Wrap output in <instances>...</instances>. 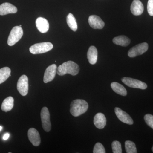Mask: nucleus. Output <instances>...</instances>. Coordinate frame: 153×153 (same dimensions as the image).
<instances>
[{
	"label": "nucleus",
	"mask_w": 153,
	"mask_h": 153,
	"mask_svg": "<svg viewBox=\"0 0 153 153\" xmlns=\"http://www.w3.org/2000/svg\"><path fill=\"white\" fill-rule=\"evenodd\" d=\"M79 71V66L76 63L73 61H68L58 66L57 72L60 76H63L67 74L75 76L78 74Z\"/></svg>",
	"instance_id": "obj_1"
},
{
	"label": "nucleus",
	"mask_w": 153,
	"mask_h": 153,
	"mask_svg": "<svg viewBox=\"0 0 153 153\" xmlns=\"http://www.w3.org/2000/svg\"><path fill=\"white\" fill-rule=\"evenodd\" d=\"M87 102L83 100L76 99L73 100L70 105V113L73 116H79L85 113L88 109Z\"/></svg>",
	"instance_id": "obj_2"
},
{
	"label": "nucleus",
	"mask_w": 153,
	"mask_h": 153,
	"mask_svg": "<svg viewBox=\"0 0 153 153\" xmlns=\"http://www.w3.org/2000/svg\"><path fill=\"white\" fill-rule=\"evenodd\" d=\"M53 47L52 43L43 42L34 44L30 47V51L33 54H42L52 50Z\"/></svg>",
	"instance_id": "obj_3"
},
{
	"label": "nucleus",
	"mask_w": 153,
	"mask_h": 153,
	"mask_svg": "<svg viewBox=\"0 0 153 153\" xmlns=\"http://www.w3.org/2000/svg\"><path fill=\"white\" fill-rule=\"evenodd\" d=\"M24 32L22 27L16 26L13 28L8 39V44L10 46H13L20 41L23 36Z\"/></svg>",
	"instance_id": "obj_4"
},
{
	"label": "nucleus",
	"mask_w": 153,
	"mask_h": 153,
	"mask_svg": "<svg viewBox=\"0 0 153 153\" xmlns=\"http://www.w3.org/2000/svg\"><path fill=\"white\" fill-rule=\"evenodd\" d=\"M41 117L42 125L44 131L49 132L51 129V123L50 119V113L46 107H44L41 111Z\"/></svg>",
	"instance_id": "obj_5"
},
{
	"label": "nucleus",
	"mask_w": 153,
	"mask_h": 153,
	"mask_svg": "<svg viewBox=\"0 0 153 153\" xmlns=\"http://www.w3.org/2000/svg\"><path fill=\"white\" fill-rule=\"evenodd\" d=\"M149 45L146 42L137 44L129 50L128 56L130 57H134L142 55L147 51Z\"/></svg>",
	"instance_id": "obj_6"
},
{
	"label": "nucleus",
	"mask_w": 153,
	"mask_h": 153,
	"mask_svg": "<svg viewBox=\"0 0 153 153\" xmlns=\"http://www.w3.org/2000/svg\"><path fill=\"white\" fill-rule=\"evenodd\" d=\"M122 81L126 85L131 88L141 89H146L147 88V85L145 82L130 77H123L122 79Z\"/></svg>",
	"instance_id": "obj_7"
},
{
	"label": "nucleus",
	"mask_w": 153,
	"mask_h": 153,
	"mask_svg": "<svg viewBox=\"0 0 153 153\" xmlns=\"http://www.w3.org/2000/svg\"><path fill=\"white\" fill-rule=\"evenodd\" d=\"M17 89L19 93L23 96L27 95L29 90L28 78L25 75L20 76L17 83Z\"/></svg>",
	"instance_id": "obj_8"
},
{
	"label": "nucleus",
	"mask_w": 153,
	"mask_h": 153,
	"mask_svg": "<svg viewBox=\"0 0 153 153\" xmlns=\"http://www.w3.org/2000/svg\"><path fill=\"white\" fill-rule=\"evenodd\" d=\"M114 111L117 117L121 121L129 125H132L134 123L133 120L129 115L119 108L116 107Z\"/></svg>",
	"instance_id": "obj_9"
},
{
	"label": "nucleus",
	"mask_w": 153,
	"mask_h": 153,
	"mask_svg": "<svg viewBox=\"0 0 153 153\" xmlns=\"http://www.w3.org/2000/svg\"><path fill=\"white\" fill-rule=\"evenodd\" d=\"M57 71V66L55 64H52L47 67L44 74V83H48L53 80L55 78Z\"/></svg>",
	"instance_id": "obj_10"
},
{
	"label": "nucleus",
	"mask_w": 153,
	"mask_h": 153,
	"mask_svg": "<svg viewBox=\"0 0 153 153\" xmlns=\"http://www.w3.org/2000/svg\"><path fill=\"white\" fill-rule=\"evenodd\" d=\"M28 137L29 140L35 146H38L41 142L40 134L36 129L31 128L28 130Z\"/></svg>",
	"instance_id": "obj_11"
},
{
	"label": "nucleus",
	"mask_w": 153,
	"mask_h": 153,
	"mask_svg": "<svg viewBox=\"0 0 153 153\" xmlns=\"http://www.w3.org/2000/svg\"><path fill=\"white\" fill-rule=\"evenodd\" d=\"M88 23L91 28L94 29H102L105 23L100 17L96 15L91 16L88 18Z\"/></svg>",
	"instance_id": "obj_12"
},
{
	"label": "nucleus",
	"mask_w": 153,
	"mask_h": 153,
	"mask_svg": "<svg viewBox=\"0 0 153 153\" xmlns=\"http://www.w3.org/2000/svg\"><path fill=\"white\" fill-rule=\"evenodd\" d=\"M18 10L16 7L9 3H4L0 5V15L4 16L9 14L16 13Z\"/></svg>",
	"instance_id": "obj_13"
},
{
	"label": "nucleus",
	"mask_w": 153,
	"mask_h": 153,
	"mask_svg": "<svg viewBox=\"0 0 153 153\" xmlns=\"http://www.w3.org/2000/svg\"><path fill=\"white\" fill-rule=\"evenodd\" d=\"M131 11L133 15L140 16L144 11V6L140 0H134L131 6Z\"/></svg>",
	"instance_id": "obj_14"
},
{
	"label": "nucleus",
	"mask_w": 153,
	"mask_h": 153,
	"mask_svg": "<svg viewBox=\"0 0 153 153\" xmlns=\"http://www.w3.org/2000/svg\"><path fill=\"white\" fill-rule=\"evenodd\" d=\"M36 26L39 32L46 33L49 29V24L47 19L39 17L36 20Z\"/></svg>",
	"instance_id": "obj_15"
},
{
	"label": "nucleus",
	"mask_w": 153,
	"mask_h": 153,
	"mask_svg": "<svg viewBox=\"0 0 153 153\" xmlns=\"http://www.w3.org/2000/svg\"><path fill=\"white\" fill-rule=\"evenodd\" d=\"M94 123L97 128H104L106 124V119L105 116L102 113H98L94 118Z\"/></svg>",
	"instance_id": "obj_16"
},
{
	"label": "nucleus",
	"mask_w": 153,
	"mask_h": 153,
	"mask_svg": "<svg viewBox=\"0 0 153 153\" xmlns=\"http://www.w3.org/2000/svg\"><path fill=\"white\" fill-rule=\"evenodd\" d=\"M98 52L94 46H91L87 52V58L90 64L94 65L97 62Z\"/></svg>",
	"instance_id": "obj_17"
},
{
	"label": "nucleus",
	"mask_w": 153,
	"mask_h": 153,
	"mask_svg": "<svg viewBox=\"0 0 153 153\" xmlns=\"http://www.w3.org/2000/svg\"><path fill=\"white\" fill-rule=\"evenodd\" d=\"M14 106V98L10 96L4 100L2 103L1 108L3 111L7 112L13 109Z\"/></svg>",
	"instance_id": "obj_18"
},
{
	"label": "nucleus",
	"mask_w": 153,
	"mask_h": 153,
	"mask_svg": "<svg viewBox=\"0 0 153 153\" xmlns=\"http://www.w3.org/2000/svg\"><path fill=\"white\" fill-rule=\"evenodd\" d=\"M113 42L116 45L122 47H127L130 44L131 41L129 38L126 36H120L115 37L113 39Z\"/></svg>",
	"instance_id": "obj_19"
},
{
	"label": "nucleus",
	"mask_w": 153,
	"mask_h": 153,
	"mask_svg": "<svg viewBox=\"0 0 153 153\" xmlns=\"http://www.w3.org/2000/svg\"><path fill=\"white\" fill-rule=\"evenodd\" d=\"M111 88L115 93L120 95L126 96L127 94V92L125 87L121 84L117 82H113L111 84Z\"/></svg>",
	"instance_id": "obj_20"
},
{
	"label": "nucleus",
	"mask_w": 153,
	"mask_h": 153,
	"mask_svg": "<svg viewBox=\"0 0 153 153\" xmlns=\"http://www.w3.org/2000/svg\"><path fill=\"white\" fill-rule=\"evenodd\" d=\"M66 22L69 28L74 32H76L77 29V24L75 17L72 14H68L66 18Z\"/></svg>",
	"instance_id": "obj_21"
},
{
	"label": "nucleus",
	"mask_w": 153,
	"mask_h": 153,
	"mask_svg": "<svg viewBox=\"0 0 153 153\" xmlns=\"http://www.w3.org/2000/svg\"><path fill=\"white\" fill-rule=\"evenodd\" d=\"M11 69L8 67L0 69V84L4 82L11 76Z\"/></svg>",
	"instance_id": "obj_22"
},
{
	"label": "nucleus",
	"mask_w": 153,
	"mask_h": 153,
	"mask_svg": "<svg viewBox=\"0 0 153 153\" xmlns=\"http://www.w3.org/2000/svg\"><path fill=\"white\" fill-rule=\"evenodd\" d=\"M126 152L127 153H137V150L135 144L130 140L126 141L125 143Z\"/></svg>",
	"instance_id": "obj_23"
},
{
	"label": "nucleus",
	"mask_w": 153,
	"mask_h": 153,
	"mask_svg": "<svg viewBox=\"0 0 153 153\" xmlns=\"http://www.w3.org/2000/svg\"><path fill=\"white\" fill-rule=\"evenodd\" d=\"M111 146H112L113 153H122L121 144L119 142L117 141H114L113 142Z\"/></svg>",
	"instance_id": "obj_24"
},
{
	"label": "nucleus",
	"mask_w": 153,
	"mask_h": 153,
	"mask_svg": "<svg viewBox=\"0 0 153 153\" xmlns=\"http://www.w3.org/2000/svg\"><path fill=\"white\" fill-rule=\"evenodd\" d=\"M94 153H105V149L103 146V145L100 143H97L94 147L93 152Z\"/></svg>",
	"instance_id": "obj_25"
},
{
	"label": "nucleus",
	"mask_w": 153,
	"mask_h": 153,
	"mask_svg": "<svg viewBox=\"0 0 153 153\" xmlns=\"http://www.w3.org/2000/svg\"><path fill=\"white\" fill-rule=\"evenodd\" d=\"M144 120L147 124L153 129V115L151 114H146L144 116Z\"/></svg>",
	"instance_id": "obj_26"
},
{
	"label": "nucleus",
	"mask_w": 153,
	"mask_h": 153,
	"mask_svg": "<svg viewBox=\"0 0 153 153\" xmlns=\"http://www.w3.org/2000/svg\"><path fill=\"white\" fill-rule=\"evenodd\" d=\"M147 10L149 15L153 16V0H149L148 1Z\"/></svg>",
	"instance_id": "obj_27"
},
{
	"label": "nucleus",
	"mask_w": 153,
	"mask_h": 153,
	"mask_svg": "<svg viewBox=\"0 0 153 153\" xmlns=\"http://www.w3.org/2000/svg\"><path fill=\"white\" fill-rule=\"evenodd\" d=\"M9 137H10V134H4V135L3 136V138L4 140H7L9 138Z\"/></svg>",
	"instance_id": "obj_28"
},
{
	"label": "nucleus",
	"mask_w": 153,
	"mask_h": 153,
	"mask_svg": "<svg viewBox=\"0 0 153 153\" xmlns=\"http://www.w3.org/2000/svg\"><path fill=\"white\" fill-rule=\"evenodd\" d=\"M2 129V126H0V131Z\"/></svg>",
	"instance_id": "obj_29"
},
{
	"label": "nucleus",
	"mask_w": 153,
	"mask_h": 153,
	"mask_svg": "<svg viewBox=\"0 0 153 153\" xmlns=\"http://www.w3.org/2000/svg\"><path fill=\"white\" fill-rule=\"evenodd\" d=\"M152 152H153V146L152 148Z\"/></svg>",
	"instance_id": "obj_30"
},
{
	"label": "nucleus",
	"mask_w": 153,
	"mask_h": 153,
	"mask_svg": "<svg viewBox=\"0 0 153 153\" xmlns=\"http://www.w3.org/2000/svg\"><path fill=\"white\" fill-rule=\"evenodd\" d=\"M20 26V27H22V26L21 25H20V26Z\"/></svg>",
	"instance_id": "obj_31"
}]
</instances>
